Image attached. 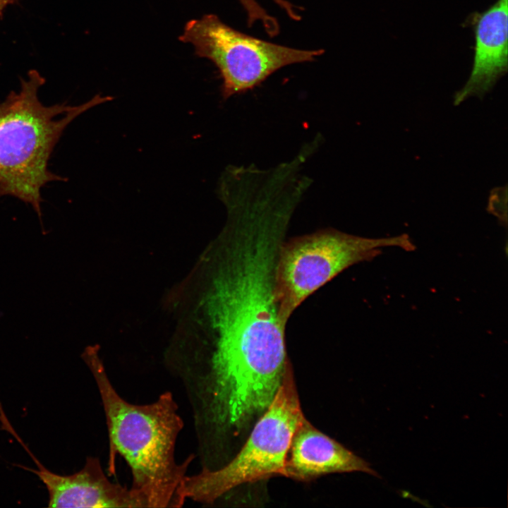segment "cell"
<instances>
[{
    "mask_svg": "<svg viewBox=\"0 0 508 508\" xmlns=\"http://www.w3.org/2000/svg\"><path fill=\"white\" fill-rule=\"evenodd\" d=\"M225 205L227 221L207 253L202 301L208 367L195 385L212 411L243 421L268 407L291 364L276 272L294 208L261 193Z\"/></svg>",
    "mask_w": 508,
    "mask_h": 508,
    "instance_id": "cell-1",
    "label": "cell"
},
{
    "mask_svg": "<svg viewBox=\"0 0 508 508\" xmlns=\"http://www.w3.org/2000/svg\"><path fill=\"white\" fill-rule=\"evenodd\" d=\"M96 350L88 347L82 357L94 376L106 416L109 475H115L119 454L131 468V488L147 507H181L178 491L194 456L181 464L176 461V442L183 423L173 395L166 392L144 405L128 402L112 385Z\"/></svg>",
    "mask_w": 508,
    "mask_h": 508,
    "instance_id": "cell-2",
    "label": "cell"
},
{
    "mask_svg": "<svg viewBox=\"0 0 508 508\" xmlns=\"http://www.w3.org/2000/svg\"><path fill=\"white\" fill-rule=\"evenodd\" d=\"M45 78L30 70L18 92L0 102V197L11 196L31 205L42 223L41 191L48 183L66 179L48 167L64 130L87 110L111 100L97 95L85 103L44 105L38 91Z\"/></svg>",
    "mask_w": 508,
    "mask_h": 508,
    "instance_id": "cell-3",
    "label": "cell"
},
{
    "mask_svg": "<svg viewBox=\"0 0 508 508\" xmlns=\"http://www.w3.org/2000/svg\"><path fill=\"white\" fill-rule=\"evenodd\" d=\"M304 418L290 364L237 455L219 468H204L184 477L178 491L181 506L186 500L210 504L240 485L282 476L292 436Z\"/></svg>",
    "mask_w": 508,
    "mask_h": 508,
    "instance_id": "cell-4",
    "label": "cell"
},
{
    "mask_svg": "<svg viewBox=\"0 0 508 508\" xmlns=\"http://www.w3.org/2000/svg\"><path fill=\"white\" fill-rule=\"evenodd\" d=\"M386 246L407 250L414 248L406 235L369 238L333 228L286 239L276 272V292L282 318L288 322L309 296L348 267L373 259Z\"/></svg>",
    "mask_w": 508,
    "mask_h": 508,
    "instance_id": "cell-5",
    "label": "cell"
},
{
    "mask_svg": "<svg viewBox=\"0 0 508 508\" xmlns=\"http://www.w3.org/2000/svg\"><path fill=\"white\" fill-rule=\"evenodd\" d=\"M179 39L215 65L224 99L253 89L286 66L311 62L324 53L322 49H298L246 35L214 14L187 22Z\"/></svg>",
    "mask_w": 508,
    "mask_h": 508,
    "instance_id": "cell-6",
    "label": "cell"
},
{
    "mask_svg": "<svg viewBox=\"0 0 508 508\" xmlns=\"http://www.w3.org/2000/svg\"><path fill=\"white\" fill-rule=\"evenodd\" d=\"M4 428L10 432L30 455L38 469L22 466L34 473L45 485L49 507H147L144 500L131 488L108 479L98 458L89 456L77 473L63 476L45 468L31 453L10 423Z\"/></svg>",
    "mask_w": 508,
    "mask_h": 508,
    "instance_id": "cell-7",
    "label": "cell"
},
{
    "mask_svg": "<svg viewBox=\"0 0 508 508\" xmlns=\"http://www.w3.org/2000/svg\"><path fill=\"white\" fill-rule=\"evenodd\" d=\"M508 0H497L483 12L466 18L474 34V54L470 76L454 97L455 105L467 98H482L508 69Z\"/></svg>",
    "mask_w": 508,
    "mask_h": 508,
    "instance_id": "cell-8",
    "label": "cell"
},
{
    "mask_svg": "<svg viewBox=\"0 0 508 508\" xmlns=\"http://www.w3.org/2000/svg\"><path fill=\"white\" fill-rule=\"evenodd\" d=\"M353 471L379 477L367 461L304 418L292 436L282 476L305 481L322 475Z\"/></svg>",
    "mask_w": 508,
    "mask_h": 508,
    "instance_id": "cell-9",
    "label": "cell"
},
{
    "mask_svg": "<svg viewBox=\"0 0 508 508\" xmlns=\"http://www.w3.org/2000/svg\"><path fill=\"white\" fill-rule=\"evenodd\" d=\"M246 11H252L258 6L256 0H238Z\"/></svg>",
    "mask_w": 508,
    "mask_h": 508,
    "instance_id": "cell-10",
    "label": "cell"
},
{
    "mask_svg": "<svg viewBox=\"0 0 508 508\" xmlns=\"http://www.w3.org/2000/svg\"><path fill=\"white\" fill-rule=\"evenodd\" d=\"M18 0H0V18L3 16L5 8L11 4H15Z\"/></svg>",
    "mask_w": 508,
    "mask_h": 508,
    "instance_id": "cell-11",
    "label": "cell"
}]
</instances>
